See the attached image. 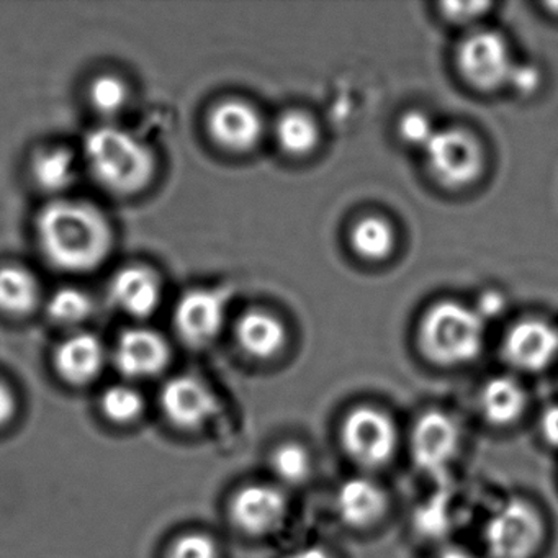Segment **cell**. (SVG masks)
Returning <instances> with one entry per match:
<instances>
[{"mask_svg":"<svg viewBox=\"0 0 558 558\" xmlns=\"http://www.w3.org/2000/svg\"><path fill=\"white\" fill-rule=\"evenodd\" d=\"M37 236L48 260L73 272L96 269L113 243L107 218L93 205L76 201H54L44 207Z\"/></svg>","mask_w":558,"mask_h":558,"instance_id":"cell-1","label":"cell"},{"mask_svg":"<svg viewBox=\"0 0 558 558\" xmlns=\"http://www.w3.org/2000/svg\"><path fill=\"white\" fill-rule=\"evenodd\" d=\"M84 155L94 178L113 194H136L155 175L151 149L138 136L117 126L93 130L84 143Z\"/></svg>","mask_w":558,"mask_h":558,"instance_id":"cell-2","label":"cell"},{"mask_svg":"<svg viewBox=\"0 0 558 558\" xmlns=\"http://www.w3.org/2000/svg\"><path fill=\"white\" fill-rule=\"evenodd\" d=\"M421 351L444 367L475 361L485 344V323L476 310L453 300L430 306L417 332Z\"/></svg>","mask_w":558,"mask_h":558,"instance_id":"cell-3","label":"cell"},{"mask_svg":"<svg viewBox=\"0 0 558 558\" xmlns=\"http://www.w3.org/2000/svg\"><path fill=\"white\" fill-rule=\"evenodd\" d=\"M541 512L521 498L506 499L486 521L483 542L492 558H531L544 542Z\"/></svg>","mask_w":558,"mask_h":558,"instance_id":"cell-4","label":"cell"},{"mask_svg":"<svg viewBox=\"0 0 558 558\" xmlns=\"http://www.w3.org/2000/svg\"><path fill=\"white\" fill-rule=\"evenodd\" d=\"M424 155L430 175L444 187H466L485 168L482 145L462 129L437 130L424 148Z\"/></svg>","mask_w":558,"mask_h":558,"instance_id":"cell-5","label":"cell"},{"mask_svg":"<svg viewBox=\"0 0 558 558\" xmlns=\"http://www.w3.org/2000/svg\"><path fill=\"white\" fill-rule=\"evenodd\" d=\"M341 442L355 463L365 469H377L390 462L397 450V426L384 411L362 404L345 414Z\"/></svg>","mask_w":558,"mask_h":558,"instance_id":"cell-6","label":"cell"},{"mask_svg":"<svg viewBox=\"0 0 558 558\" xmlns=\"http://www.w3.org/2000/svg\"><path fill=\"white\" fill-rule=\"evenodd\" d=\"M457 66L470 86L489 93L509 86L515 64L505 38L496 32L483 31L460 44Z\"/></svg>","mask_w":558,"mask_h":558,"instance_id":"cell-7","label":"cell"},{"mask_svg":"<svg viewBox=\"0 0 558 558\" xmlns=\"http://www.w3.org/2000/svg\"><path fill=\"white\" fill-rule=\"evenodd\" d=\"M460 427L450 414L426 411L411 430V456L421 472L440 476L459 453Z\"/></svg>","mask_w":558,"mask_h":558,"instance_id":"cell-8","label":"cell"},{"mask_svg":"<svg viewBox=\"0 0 558 558\" xmlns=\"http://www.w3.org/2000/svg\"><path fill=\"white\" fill-rule=\"evenodd\" d=\"M289 502L279 488L266 483L244 486L231 501L234 524L251 535L276 532L286 521Z\"/></svg>","mask_w":558,"mask_h":558,"instance_id":"cell-9","label":"cell"},{"mask_svg":"<svg viewBox=\"0 0 558 558\" xmlns=\"http://www.w3.org/2000/svg\"><path fill=\"white\" fill-rule=\"evenodd\" d=\"M502 349L515 368L544 371L558 357V329L542 319H522L509 329Z\"/></svg>","mask_w":558,"mask_h":558,"instance_id":"cell-10","label":"cell"},{"mask_svg":"<svg viewBox=\"0 0 558 558\" xmlns=\"http://www.w3.org/2000/svg\"><path fill=\"white\" fill-rule=\"evenodd\" d=\"M175 329L194 348L208 344L220 335L225 322L223 296L214 290H192L179 300Z\"/></svg>","mask_w":558,"mask_h":558,"instance_id":"cell-11","label":"cell"},{"mask_svg":"<svg viewBox=\"0 0 558 558\" xmlns=\"http://www.w3.org/2000/svg\"><path fill=\"white\" fill-rule=\"evenodd\" d=\"M211 138L230 149L244 153L259 143L264 123L259 112L243 100H225L218 104L208 117Z\"/></svg>","mask_w":558,"mask_h":558,"instance_id":"cell-12","label":"cell"},{"mask_svg":"<svg viewBox=\"0 0 558 558\" xmlns=\"http://www.w3.org/2000/svg\"><path fill=\"white\" fill-rule=\"evenodd\" d=\"M161 401L169 420L182 427L202 426L220 410L217 397L194 377L169 380L162 388Z\"/></svg>","mask_w":558,"mask_h":558,"instance_id":"cell-13","label":"cell"},{"mask_svg":"<svg viewBox=\"0 0 558 558\" xmlns=\"http://www.w3.org/2000/svg\"><path fill=\"white\" fill-rule=\"evenodd\" d=\"M335 505L345 525L364 529L384 518L388 509V496L374 480L352 476L339 486Z\"/></svg>","mask_w":558,"mask_h":558,"instance_id":"cell-14","label":"cell"},{"mask_svg":"<svg viewBox=\"0 0 558 558\" xmlns=\"http://www.w3.org/2000/svg\"><path fill=\"white\" fill-rule=\"evenodd\" d=\"M168 361V344L151 329H129L117 341V367L129 377H151L159 374Z\"/></svg>","mask_w":558,"mask_h":558,"instance_id":"cell-15","label":"cell"},{"mask_svg":"<svg viewBox=\"0 0 558 558\" xmlns=\"http://www.w3.org/2000/svg\"><path fill=\"white\" fill-rule=\"evenodd\" d=\"M110 295L129 315L148 316L161 302V282L148 267H125L113 277Z\"/></svg>","mask_w":558,"mask_h":558,"instance_id":"cell-16","label":"cell"},{"mask_svg":"<svg viewBox=\"0 0 558 558\" xmlns=\"http://www.w3.org/2000/svg\"><path fill=\"white\" fill-rule=\"evenodd\" d=\"M527 393L515 378L509 375L489 378L480 391V410L488 423L509 426L524 414Z\"/></svg>","mask_w":558,"mask_h":558,"instance_id":"cell-17","label":"cell"},{"mask_svg":"<svg viewBox=\"0 0 558 558\" xmlns=\"http://www.w3.org/2000/svg\"><path fill=\"white\" fill-rule=\"evenodd\" d=\"M241 348L256 359H270L287 344V329L277 316L260 310L244 313L238 322Z\"/></svg>","mask_w":558,"mask_h":558,"instance_id":"cell-18","label":"cell"},{"mask_svg":"<svg viewBox=\"0 0 558 558\" xmlns=\"http://www.w3.org/2000/svg\"><path fill=\"white\" fill-rule=\"evenodd\" d=\"M104 348L94 335L73 336L57 351V368L71 384L93 380L104 365Z\"/></svg>","mask_w":558,"mask_h":558,"instance_id":"cell-19","label":"cell"},{"mask_svg":"<svg viewBox=\"0 0 558 558\" xmlns=\"http://www.w3.org/2000/svg\"><path fill=\"white\" fill-rule=\"evenodd\" d=\"M40 287L34 274L17 266L0 267V312L27 315L37 306Z\"/></svg>","mask_w":558,"mask_h":558,"instance_id":"cell-20","label":"cell"},{"mask_svg":"<svg viewBox=\"0 0 558 558\" xmlns=\"http://www.w3.org/2000/svg\"><path fill=\"white\" fill-rule=\"evenodd\" d=\"M34 178L44 191L60 194L77 179V162L68 148H51L40 153L34 161Z\"/></svg>","mask_w":558,"mask_h":558,"instance_id":"cell-21","label":"cell"},{"mask_svg":"<svg viewBox=\"0 0 558 558\" xmlns=\"http://www.w3.org/2000/svg\"><path fill=\"white\" fill-rule=\"evenodd\" d=\"M395 230L380 217H365L354 225L351 244L359 256L368 260H381L395 250Z\"/></svg>","mask_w":558,"mask_h":558,"instance_id":"cell-22","label":"cell"},{"mask_svg":"<svg viewBox=\"0 0 558 558\" xmlns=\"http://www.w3.org/2000/svg\"><path fill=\"white\" fill-rule=\"evenodd\" d=\"M276 140L290 156H306L319 142V129L306 113L292 110L283 113L276 125Z\"/></svg>","mask_w":558,"mask_h":558,"instance_id":"cell-23","label":"cell"},{"mask_svg":"<svg viewBox=\"0 0 558 558\" xmlns=\"http://www.w3.org/2000/svg\"><path fill=\"white\" fill-rule=\"evenodd\" d=\"M274 475L287 485H302L312 475V457L295 442L282 444L270 457Z\"/></svg>","mask_w":558,"mask_h":558,"instance_id":"cell-24","label":"cell"},{"mask_svg":"<svg viewBox=\"0 0 558 558\" xmlns=\"http://www.w3.org/2000/svg\"><path fill=\"white\" fill-rule=\"evenodd\" d=\"M48 315L61 325H76L84 322L93 312V302L81 290L66 287L58 290L48 302Z\"/></svg>","mask_w":558,"mask_h":558,"instance_id":"cell-25","label":"cell"},{"mask_svg":"<svg viewBox=\"0 0 558 558\" xmlns=\"http://www.w3.org/2000/svg\"><path fill=\"white\" fill-rule=\"evenodd\" d=\"M90 102L104 116L119 113L129 100V87L120 77L106 74L90 84Z\"/></svg>","mask_w":558,"mask_h":558,"instance_id":"cell-26","label":"cell"},{"mask_svg":"<svg viewBox=\"0 0 558 558\" xmlns=\"http://www.w3.org/2000/svg\"><path fill=\"white\" fill-rule=\"evenodd\" d=\"M102 410L117 423H129L135 420L143 410V400L138 391L125 385L110 387L102 397Z\"/></svg>","mask_w":558,"mask_h":558,"instance_id":"cell-27","label":"cell"},{"mask_svg":"<svg viewBox=\"0 0 558 558\" xmlns=\"http://www.w3.org/2000/svg\"><path fill=\"white\" fill-rule=\"evenodd\" d=\"M436 132L429 117L417 112V110L404 113L398 122V135H400L401 142L413 146V148H421L423 151Z\"/></svg>","mask_w":558,"mask_h":558,"instance_id":"cell-28","label":"cell"},{"mask_svg":"<svg viewBox=\"0 0 558 558\" xmlns=\"http://www.w3.org/2000/svg\"><path fill=\"white\" fill-rule=\"evenodd\" d=\"M169 558H218L217 545L204 534L184 535L172 545Z\"/></svg>","mask_w":558,"mask_h":558,"instance_id":"cell-29","label":"cell"},{"mask_svg":"<svg viewBox=\"0 0 558 558\" xmlns=\"http://www.w3.org/2000/svg\"><path fill=\"white\" fill-rule=\"evenodd\" d=\"M492 9V4L485 2H447L440 4L444 17L453 24H470L478 21Z\"/></svg>","mask_w":558,"mask_h":558,"instance_id":"cell-30","label":"cell"},{"mask_svg":"<svg viewBox=\"0 0 558 558\" xmlns=\"http://www.w3.org/2000/svg\"><path fill=\"white\" fill-rule=\"evenodd\" d=\"M538 74L534 68L531 66H514L512 70L509 86L514 87L518 93H532L537 87Z\"/></svg>","mask_w":558,"mask_h":558,"instance_id":"cell-31","label":"cell"},{"mask_svg":"<svg viewBox=\"0 0 558 558\" xmlns=\"http://www.w3.org/2000/svg\"><path fill=\"white\" fill-rule=\"evenodd\" d=\"M542 437L550 444L551 447H558V404L545 408L538 421Z\"/></svg>","mask_w":558,"mask_h":558,"instance_id":"cell-32","label":"cell"},{"mask_svg":"<svg viewBox=\"0 0 558 558\" xmlns=\"http://www.w3.org/2000/svg\"><path fill=\"white\" fill-rule=\"evenodd\" d=\"M12 413H14V397L9 388L0 381V424L8 423Z\"/></svg>","mask_w":558,"mask_h":558,"instance_id":"cell-33","label":"cell"},{"mask_svg":"<svg viewBox=\"0 0 558 558\" xmlns=\"http://www.w3.org/2000/svg\"><path fill=\"white\" fill-rule=\"evenodd\" d=\"M502 303L505 302H502V299L498 293H486V295L483 296L482 310H476V312L480 313L482 318H486V315H488L489 312V306H492L493 316H495L496 313H499V310H501Z\"/></svg>","mask_w":558,"mask_h":558,"instance_id":"cell-34","label":"cell"},{"mask_svg":"<svg viewBox=\"0 0 558 558\" xmlns=\"http://www.w3.org/2000/svg\"><path fill=\"white\" fill-rule=\"evenodd\" d=\"M289 558H332V557H331V555H329V551L325 550V548L316 547V545H313V547L300 548V550H296L295 554L290 555Z\"/></svg>","mask_w":558,"mask_h":558,"instance_id":"cell-35","label":"cell"},{"mask_svg":"<svg viewBox=\"0 0 558 558\" xmlns=\"http://www.w3.org/2000/svg\"><path fill=\"white\" fill-rule=\"evenodd\" d=\"M436 558H476L475 555L469 554V551L462 550V548H447V550L440 551Z\"/></svg>","mask_w":558,"mask_h":558,"instance_id":"cell-36","label":"cell"}]
</instances>
